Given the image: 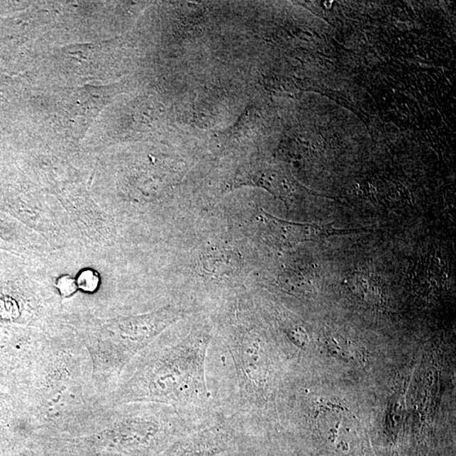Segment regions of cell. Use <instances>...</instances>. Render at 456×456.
<instances>
[{
	"mask_svg": "<svg viewBox=\"0 0 456 456\" xmlns=\"http://www.w3.org/2000/svg\"><path fill=\"white\" fill-rule=\"evenodd\" d=\"M89 353L72 335H52L23 374V402L34 430L65 433L105 400Z\"/></svg>",
	"mask_w": 456,
	"mask_h": 456,
	"instance_id": "cell-2",
	"label": "cell"
},
{
	"mask_svg": "<svg viewBox=\"0 0 456 456\" xmlns=\"http://www.w3.org/2000/svg\"><path fill=\"white\" fill-rule=\"evenodd\" d=\"M184 316L182 308L167 306L140 316L115 318L107 326L83 331L79 338L89 353L99 395L104 398L110 395L128 362Z\"/></svg>",
	"mask_w": 456,
	"mask_h": 456,
	"instance_id": "cell-5",
	"label": "cell"
},
{
	"mask_svg": "<svg viewBox=\"0 0 456 456\" xmlns=\"http://www.w3.org/2000/svg\"><path fill=\"white\" fill-rule=\"evenodd\" d=\"M253 186L263 188L274 197L287 202L291 200L296 189L289 176L280 170L265 165H249L237 172L232 184L233 188Z\"/></svg>",
	"mask_w": 456,
	"mask_h": 456,
	"instance_id": "cell-7",
	"label": "cell"
},
{
	"mask_svg": "<svg viewBox=\"0 0 456 456\" xmlns=\"http://www.w3.org/2000/svg\"><path fill=\"white\" fill-rule=\"evenodd\" d=\"M99 277L90 271L83 272L78 279V287L84 291L93 292L99 286Z\"/></svg>",
	"mask_w": 456,
	"mask_h": 456,
	"instance_id": "cell-9",
	"label": "cell"
},
{
	"mask_svg": "<svg viewBox=\"0 0 456 456\" xmlns=\"http://www.w3.org/2000/svg\"><path fill=\"white\" fill-rule=\"evenodd\" d=\"M149 402H103L66 433L86 436L97 450L118 456H157L172 443L218 415Z\"/></svg>",
	"mask_w": 456,
	"mask_h": 456,
	"instance_id": "cell-3",
	"label": "cell"
},
{
	"mask_svg": "<svg viewBox=\"0 0 456 456\" xmlns=\"http://www.w3.org/2000/svg\"><path fill=\"white\" fill-rule=\"evenodd\" d=\"M201 260L204 271L216 280L235 272L239 262L238 256L234 252L223 248L207 251Z\"/></svg>",
	"mask_w": 456,
	"mask_h": 456,
	"instance_id": "cell-8",
	"label": "cell"
},
{
	"mask_svg": "<svg viewBox=\"0 0 456 456\" xmlns=\"http://www.w3.org/2000/svg\"><path fill=\"white\" fill-rule=\"evenodd\" d=\"M212 339L205 325L193 326L174 339L161 334L128 362L106 402L157 403L203 413L221 410L206 378Z\"/></svg>",
	"mask_w": 456,
	"mask_h": 456,
	"instance_id": "cell-1",
	"label": "cell"
},
{
	"mask_svg": "<svg viewBox=\"0 0 456 456\" xmlns=\"http://www.w3.org/2000/svg\"><path fill=\"white\" fill-rule=\"evenodd\" d=\"M238 308L221 335L223 349L218 350L232 365L233 385L220 406L251 435L274 397L272 349L249 309Z\"/></svg>",
	"mask_w": 456,
	"mask_h": 456,
	"instance_id": "cell-4",
	"label": "cell"
},
{
	"mask_svg": "<svg viewBox=\"0 0 456 456\" xmlns=\"http://www.w3.org/2000/svg\"><path fill=\"white\" fill-rule=\"evenodd\" d=\"M256 223L263 240L278 249H289L299 243L318 242L333 236L367 232L366 228L338 229L332 223L318 225L292 223L279 219L264 210H260L257 216Z\"/></svg>",
	"mask_w": 456,
	"mask_h": 456,
	"instance_id": "cell-6",
	"label": "cell"
}]
</instances>
